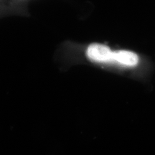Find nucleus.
Returning a JSON list of instances; mask_svg holds the SVG:
<instances>
[{"instance_id":"nucleus-1","label":"nucleus","mask_w":155,"mask_h":155,"mask_svg":"<svg viewBox=\"0 0 155 155\" xmlns=\"http://www.w3.org/2000/svg\"><path fill=\"white\" fill-rule=\"evenodd\" d=\"M88 60L96 63L112 64L125 68H134L139 64V56L129 50H114L101 43L90 44L86 50Z\"/></svg>"}]
</instances>
